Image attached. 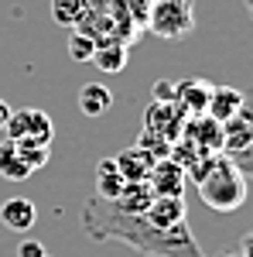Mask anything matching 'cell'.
<instances>
[{"label":"cell","instance_id":"1","mask_svg":"<svg viewBox=\"0 0 253 257\" xmlns=\"http://www.w3.org/2000/svg\"><path fill=\"white\" fill-rule=\"evenodd\" d=\"M82 230L96 243H127L144 257H205L195 243L188 223H178L171 230H154L144 216H127L113 202L99 196H89L82 202Z\"/></svg>","mask_w":253,"mask_h":257},{"label":"cell","instance_id":"2","mask_svg":"<svg viewBox=\"0 0 253 257\" xmlns=\"http://www.w3.org/2000/svg\"><path fill=\"white\" fill-rule=\"evenodd\" d=\"M188 182H195L198 199L209 209H215V213H236L246 202V196H250L246 175L226 155H205L188 172Z\"/></svg>","mask_w":253,"mask_h":257},{"label":"cell","instance_id":"3","mask_svg":"<svg viewBox=\"0 0 253 257\" xmlns=\"http://www.w3.org/2000/svg\"><path fill=\"white\" fill-rule=\"evenodd\" d=\"M76 31H82L86 38L99 45H134L137 41V28L127 18L123 0H86V14L79 21Z\"/></svg>","mask_w":253,"mask_h":257},{"label":"cell","instance_id":"4","mask_svg":"<svg viewBox=\"0 0 253 257\" xmlns=\"http://www.w3.org/2000/svg\"><path fill=\"white\" fill-rule=\"evenodd\" d=\"M147 31L164 41H181L195 31V0H154Z\"/></svg>","mask_w":253,"mask_h":257},{"label":"cell","instance_id":"5","mask_svg":"<svg viewBox=\"0 0 253 257\" xmlns=\"http://www.w3.org/2000/svg\"><path fill=\"white\" fill-rule=\"evenodd\" d=\"M7 141L14 144H41V148H52V138H55V123L45 110H35V106H21V110H11L7 117Z\"/></svg>","mask_w":253,"mask_h":257},{"label":"cell","instance_id":"6","mask_svg":"<svg viewBox=\"0 0 253 257\" xmlns=\"http://www.w3.org/2000/svg\"><path fill=\"white\" fill-rule=\"evenodd\" d=\"M185 113L178 110L175 103H157L151 99V106H147V113H144V131H151L157 138H164L168 144H175L181 138V131H185Z\"/></svg>","mask_w":253,"mask_h":257},{"label":"cell","instance_id":"7","mask_svg":"<svg viewBox=\"0 0 253 257\" xmlns=\"http://www.w3.org/2000/svg\"><path fill=\"white\" fill-rule=\"evenodd\" d=\"M250 141H253V106H250V99H246L243 110L222 123V148H219V155L233 158V155L250 148Z\"/></svg>","mask_w":253,"mask_h":257},{"label":"cell","instance_id":"8","mask_svg":"<svg viewBox=\"0 0 253 257\" xmlns=\"http://www.w3.org/2000/svg\"><path fill=\"white\" fill-rule=\"evenodd\" d=\"M147 185H151L154 196H178L181 199L185 196V185H188V175L171 158H161V161H154V168L147 175Z\"/></svg>","mask_w":253,"mask_h":257},{"label":"cell","instance_id":"9","mask_svg":"<svg viewBox=\"0 0 253 257\" xmlns=\"http://www.w3.org/2000/svg\"><path fill=\"white\" fill-rule=\"evenodd\" d=\"M209 93H212V82L205 79H181L175 82V106L185 117H202L205 106H209Z\"/></svg>","mask_w":253,"mask_h":257},{"label":"cell","instance_id":"10","mask_svg":"<svg viewBox=\"0 0 253 257\" xmlns=\"http://www.w3.org/2000/svg\"><path fill=\"white\" fill-rule=\"evenodd\" d=\"M140 216L147 219L154 230H171L178 223H188V219H185V199H178V196H154L151 206H147Z\"/></svg>","mask_w":253,"mask_h":257},{"label":"cell","instance_id":"11","mask_svg":"<svg viewBox=\"0 0 253 257\" xmlns=\"http://www.w3.org/2000/svg\"><path fill=\"white\" fill-rule=\"evenodd\" d=\"M243 103L246 96L236 89V86H212V93H209V106H205V117L219 120V123H226L229 117H236L239 110H243Z\"/></svg>","mask_w":253,"mask_h":257},{"label":"cell","instance_id":"12","mask_svg":"<svg viewBox=\"0 0 253 257\" xmlns=\"http://www.w3.org/2000/svg\"><path fill=\"white\" fill-rule=\"evenodd\" d=\"M0 223L11 226L14 233H31V226L38 223V209L31 199H21V196H11L4 206H0Z\"/></svg>","mask_w":253,"mask_h":257},{"label":"cell","instance_id":"13","mask_svg":"<svg viewBox=\"0 0 253 257\" xmlns=\"http://www.w3.org/2000/svg\"><path fill=\"white\" fill-rule=\"evenodd\" d=\"M181 138H188V141H195L198 148H205V151L219 155V148H222V123L202 113V117L185 120V131H181Z\"/></svg>","mask_w":253,"mask_h":257},{"label":"cell","instance_id":"14","mask_svg":"<svg viewBox=\"0 0 253 257\" xmlns=\"http://www.w3.org/2000/svg\"><path fill=\"white\" fill-rule=\"evenodd\" d=\"M117 161V172L123 175V182H147L151 168H154V158L144 151V148H123L120 155H113Z\"/></svg>","mask_w":253,"mask_h":257},{"label":"cell","instance_id":"15","mask_svg":"<svg viewBox=\"0 0 253 257\" xmlns=\"http://www.w3.org/2000/svg\"><path fill=\"white\" fill-rule=\"evenodd\" d=\"M151 199H154V192H151L147 182H123V189L113 199V206H117L120 213H127V216H140L151 206Z\"/></svg>","mask_w":253,"mask_h":257},{"label":"cell","instance_id":"16","mask_svg":"<svg viewBox=\"0 0 253 257\" xmlns=\"http://www.w3.org/2000/svg\"><path fill=\"white\" fill-rule=\"evenodd\" d=\"M110 106H113V93H110V86H103V82H86L82 89H79V110L86 113V117H103V113H110Z\"/></svg>","mask_w":253,"mask_h":257},{"label":"cell","instance_id":"17","mask_svg":"<svg viewBox=\"0 0 253 257\" xmlns=\"http://www.w3.org/2000/svg\"><path fill=\"white\" fill-rule=\"evenodd\" d=\"M120 189H123V175L117 172V161L103 158L96 165V196L106 199V202H113V199L120 196Z\"/></svg>","mask_w":253,"mask_h":257},{"label":"cell","instance_id":"18","mask_svg":"<svg viewBox=\"0 0 253 257\" xmlns=\"http://www.w3.org/2000/svg\"><path fill=\"white\" fill-rule=\"evenodd\" d=\"M0 178H7V182H24V178H31L28 165L21 161L18 148H14V141H0Z\"/></svg>","mask_w":253,"mask_h":257},{"label":"cell","instance_id":"19","mask_svg":"<svg viewBox=\"0 0 253 257\" xmlns=\"http://www.w3.org/2000/svg\"><path fill=\"white\" fill-rule=\"evenodd\" d=\"M93 62L99 65V72L120 76L127 69V45H99L96 52H93Z\"/></svg>","mask_w":253,"mask_h":257},{"label":"cell","instance_id":"20","mask_svg":"<svg viewBox=\"0 0 253 257\" xmlns=\"http://www.w3.org/2000/svg\"><path fill=\"white\" fill-rule=\"evenodd\" d=\"M82 14H86V0H52V21H55L59 28L76 31Z\"/></svg>","mask_w":253,"mask_h":257},{"label":"cell","instance_id":"21","mask_svg":"<svg viewBox=\"0 0 253 257\" xmlns=\"http://www.w3.org/2000/svg\"><path fill=\"white\" fill-rule=\"evenodd\" d=\"M14 148H18L21 161L28 165V172H31V175L41 172V168L48 165V158H52V151H48V148H41V144H24V141H21V144H14Z\"/></svg>","mask_w":253,"mask_h":257},{"label":"cell","instance_id":"22","mask_svg":"<svg viewBox=\"0 0 253 257\" xmlns=\"http://www.w3.org/2000/svg\"><path fill=\"white\" fill-rule=\"evenodd\" d=\"M93 52H96L93 38H86L82 31H69V59L72 62H93Z\"/></svg>","mask_w":253,"mask_h":257},{"label":"cell","instance_id":"23","mask_svg":"<svg viewBox=\"0 0 253 257\" xmlns=\"http://www.w3.org/2000/svg\"><path fill=\"white\" fill-rule=\"evenodd\" d=\"M123 7H127V18L134 21L137 35H144V31H147V18H151L154 0H123Z\"/></svg>","mask_w":253,"mask_h":257},{"label":"cell","instance_id":"24","mask_svg":"<svg viewBox=\"0 0 253 257\" xmlns=\"http://www.w3.org/2000/svg\"><path fill=\"white\" fill-rule=\"evenodd\" d=\"M229 161H233V165H236V168H239V172H243L246 178H253V141H250V148H246V151L233 155Z\"/></svg>","mask_w":253,"mask_h":257},{"label":"cell","instance_id":"25","mask_svg":"<svg viewBox=\"0 0 253 257\" xmlns=\"http://www.w3.org/2000/svg\"><path fill=\"white\" fill-rule=\"evenodd\" d=\"M48 250L41 247V240H31V237H24L18 243V257H45Z\"/></svg>","mask_w":253,"mask_h":257},{"label":"cell","instance_id":"26","mask_svg":"<svg viewBox=\"0 0 253 257\" xmlns=\"http://www.w3.org/2000/svg\"><path fill=\"white\" fill-rule=\"evenodd\" d=\"M154 99L157 103H175V82H157L154 86Z\"/></svg>","mask_w":253,"mask_h":257},{"label":"cell","instance_id":"27","mask_svg":"<svg viewBox=\"0 0 253 257\" xmlns=\"http://www.w3.org/2000/svg\"><path fill=\"white\" fill-rule=\"evenodd\" d=\"M239 254H243V257H253V233H246V237H243V243H239Z\"/></svg>","mask_w":253,"mask_h":257},{"label":"cell","instance_id":"28","mask_svg":"<svg viewBox=\"0 0 253 257\" xmlns=\"http://www.w3.org/2000/svg\"><path fill=\"white\" fill-rule=\"evenodd\" d=\"M7 117H11V106H7V99H0V131L7 127Z\"/></svg>","mask_w":253,"mask_h":257},{"label":"cell","instance_id":"29","mask_svg":"<svg viewBox=\"0 0 253 257\" xmlns=\"http://www.w3.org/2000/svg\"><path fill=\"white\" fill-rule=\"evenodd\" d=\"M219 257H243V254H239V250H236V254H233V250H226V254H219Z\"/></svg>","mask_w":253,"mask_h":257},{"label":"cell","instance_id":"30","mask_svg":"<svg viewBox=\"0 0 253 257\" xmlns=\"http://www.w3.org/2000/svg\"><path fill=\"white\" fill-rule=\"evenodd\" d=\"M243 4H246V7H250V14H253V0H243Z\"/></svg>","mask_w":253,"mask_h":257},{"label":"cell","instance_id":"31","mask_svg":"<svg viewBox=\"0 0 253 257\" xmlns=\"http://www.w3.org/2000/svg\"><path fill=\"white\" fill-rule=\"evenodd\" d=\"M45 257H52V254H45Z\"/></svg>","mask_w":253,"mask_h":257},{"label":"cell","instance_id":"32","mask_svg":"<svg viewBox=\"0 0 253 257\" xmlns=\"http://www.w3.org/2000/svg\"><path fill=\"white\" fill-rule=\"evenodd\" d=\"M250 106H253V99H250Z\"/></svg>","mask_w":253,"mask_h":257}]
</instances>
